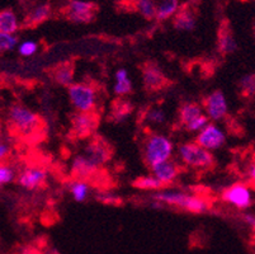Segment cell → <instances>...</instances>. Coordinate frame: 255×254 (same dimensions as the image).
<instances>
[{
  "label": "cell",
  "instance_id": "cell-1",
  "mask_svg": "<svg viewBox=\"0 0 255 254\" xmlns=\"http://www.w3.org/2000/svg\"><path fill=\"white\" fill-rule=\"evenodd\" d=\"M152 199L161 201L165 205H173V206L182 207L189 213L203 214L207 211L208 204L198 196L188 195L184 192H177V191H160L152 195Z\"/></svg>",
  "mask_w": 255,
  "mask_h": 254
},
{
  "label": "cell",
  "instance_id": "cell-2",
  "mask_svg": "<svg viewBox=\"0 0 255 254\" xmlns=\"http://www.w3.org/2000/svg\"><path fill=\"white\" fill-rule=\"evenodd\" d=\"M174 145L164 135H152L145 145V160L150 168L168 162L173 154Z\"/></svg>",
  "mask_w": 255,
  "mask_h": 254
},
{
  "label": "cell",
  "instance_id": "cell-3",
  "mask_svg": "<svg viewBox=\"0 0 255 254\" xmlns=\"http://www.w3.org/2000/svg\"><path fill=\"white\" fill-rule=\"evenodd\" d=\"M8 121L18 132L31 135L39 127V117L37 113L23 106H13L9 108Z\"/></svg>",
  "mask_w": 255,
  "mask_h": 254
},
{
  "label": "cell",
  "instance_id": "cell-4",
  "mask_svg": "<svg viewBox=\"0 0 255 254\" xmlns=\"http://www.w3.org/2000/svg\"><path fill=\"white\" fill-rule=\"evenodd\" d=\"M69 98L78 112H93L97 103L96 90L89 84L74 83L69 87Z\"/></svg>",
  "mask_w": 255,
  "mask_h": 254
},
{
  "label": "cell",
  "instance_id": "cell-5",
  "mask_svg": "<svg viewBox=\"0 0 255 254\" xmlns=\"http://www.w3.org/2000/svg\"><path fill=\"white\" fill-rule=\"evenodd\" d=\"M179 155L185 164L194 168H208L215 162L210 150L197 143L183 144L179 148Z\"/></svg>",
  "mask_w": 255,
  "mask_h": 254
},
{
  "label": "cell",
  "instance_id": "cell-6",
  "mask_svg": "<svg viewBox=\"0 0 255 254\" xmlns=\"http://www.w3.org/2000/svg\"><path fill=\"white\" fill-rule=\"evenodd\" d=\"M222 200L240 210L249 209L253 204L252 192L244 183H236L225 190L222 193Z\"/></svg>",
  "mask_w": 255,
  "mask_h": 254
},
{
  "label": "cell",
  "instance_id": "cell-7",
  "mask_svg": "<svg viewBox=\"0 0 255 254\" xmlns=\"http://www.w3.org/2000/svg\"><path fill=\"white\" fill-rule=\"evenodd\" d=\"M98 123L99 118L94 112H78L71 118L74 132L80 139L92 136L98 127Z\"/></svg>",
  "mask_w": 255,
  "mask_h": 254
},
{
  "label": "cell",
  "instance_id": "cell-8",
  "mask_svg": "<svg viewBox=\"0 0 255 254\" xmlns=\"http://www.w3.org/2000/svg\"><path fill=\"white\" fill-rule=\"evenodd\" d=\"M225 140L226 136L224 131L215 123H208L205 129L198 132L196 143L207 150H217L224 145Z\"/></svg>",
  "mask_w": 255,
  "mask_h": 254
},
{
  "label": "cell",
  "instance_id": "cell-9",
  "mask_svg": "<svg viewBox=\"0 0 255 254\" xmlns=\"http://www.w3.org/2000/svg\"><path fill=\"white\" fill-rule=\"evenodd\" d=\"M206 112L212 121H221L227 113V101L222 90H213L206 99Z\"/></svg>",
  "mask_w": 255,
  "mask_h": 254
},
{
  "label": "cell",
  "instance_id": "cell-10",
  "mask_svg": "<svg viewBox=\"0 0 255 254\" xmlns=\"http://www.w3.org/2000/svg\"><path fill=\"white\" fill-rule=\"evenodd\" d=\"M84 155H87L94 164L101 167L111 159L110 144L101 137H94L85 148Z\"/></svg>",
  "mask_w": 255,
  "mask_h": 254
},
{
  "label": "cell",
  "instance_id": "cell-11",
  "mask_svg": "<svg viewBox=\"0 0 255 254\" xmlns=\"http://www.w3.org/2000/svg\"><path fill=\"white\" fill-rule=\"evenodd\" d=\"M142 81L146 90L155 92V90H160L165 85L166 76L157 65L149 64L142 69Z\"/></svg>",
  "mask_w": 255,
  "mask_h": 254
},
{
  "label": "cell",
  "instance_id": "cell-12",
  "mask_svg": "<svg viewBox=\"0 0 255 254\" xmlns=\"http://www.w3.org/2000/svg\"><path fill=\"white\" fill-rule=\"evenodd\" d=\"M47 173L42 168H27L18 177V183L25 190H37L45 183Z\"/></svg>",
  "mask_w": 255,
  "mask_h": 254
},
{
  "label": "cell",
  "instance_id": "cell-13",
  "mask_svg": "<svg viewBox=\"0 0 255 254\" xmlns=\"http://www.w3.org/2000/svg\"><path fill=\"white\" fill-rule=\"evenodd\" d=\"M98 165L94 164L87 155L82 154L74 158L71 163V173L80 179H85L92 177L98 172Z\"/></svg>",
  "mask_w": 255,
  "mask_h": 254
},
{
  "label": "cell",
  "instance_id": "cell-14",
  "mask_svg": "<svg viewBox=\"0 0 255 254\" xmlns=\"http://www.w3.org/2000/svg\"><path fill=\"white\" fill-rule=\"evenodd\" d=\"M219 51L224 55L234 53L238 50V42L234 37L231 28L229 25H221L219 32V39H217Z\"/></svg>",
  "mask_w": 255,
  "mask_h": 254
},
{
  "label": "cell",
  "instance_id": "cell-15",
  "mask_svg": "<svg viewBox=\"0 0 255 254\" xmlns=\"http://www.w3.org/2000/svg\"><path fill=\"white\" fill-rule=\"evenodd\" d=\"M152 174L159 179L163 185H168V183H171L174 179L177 178L178 176V168L177 165L171 162H164L161 164L156 165L151 169Z\"/></svg>",
  "mask_w": 255,
  "mask_h": 254
},
{
  "label": "cell",
  "instance_id": "cell-16",
  "mask_svg": "<svg viewBox=\"0 0 255 254\" xmlns=\"http://www.w3.org/2000/svg\"><path fill=\"white\" fill-rule=\"evenodd\" d=\"M132 111H133V104L126 99H120L116 102L112 107V120L116 123H122L131 116Z\"/></svg>",
  "mask_w": 255,
  "mask_h": 254
},
{
  "label": "cell",
  "instance_id": "cell-17",
  "mask_svg": "<svg viewBox=\"0 0 255 254\" xmlns=\"http://www.w3.org/2000/svg\"><path fill=\"white\" fill-rule=\"evenodd\" d=\"M18 20L14 11L5 9L0 13V33L14 34L18 31Z\"/></svg>",
  "mask_w": 255,
  "mask_h": 254
},
{
  "label": "cell",
  "instance_id": "cell-18",
  "mask_svg": "<svg viewBox=\"0 0 255 254\" xmlns=\"http://www.w3.org/2000/svg\"><path fill=\"white\" fill-rule=\"evenodd\" d=\"M173 24L174 28L178 29V31L189 32L192 31V29H194V27H196V18H194L193 14L191 13V10L184 9V10H180L179 13L175 15Z\"/></svg>",
  "mask_w": 255,
  "mask_h": 254
},
{
  "label": "cell",
  "instance_id": "cell-19",
  "mask_svg": "<svg viewBox=\"0 0 255 254\" xmlns=\"http://www.w3.org/2000/svg\"><path fill=\"white\" fill-rule=\"evenodd\" d=\"M53 79L57 84L62 85V87H70L73 85L74 80V66L69 62L62 64L57 66V69L53 73Z\"/></svg>",
  "mask_w": 255,
  "mask_h": 254
},
{
  "label": "cell",
  "instance_id": "cell-20",
  "mask_svg": "<svg viewBox=\"0 0 255 254\" xmlns=\"http://www.w3.org/2000/svg\"><path fill=\"white\" fill-rule=\"evenodd\" d=\"M51 13V5L50 4H41L37 8H34L33 10L29 13L28 18H27V24L29 27H36V25L41 24L42 22H45L48 17H50Z\"/></svg>",
  "mask_w": 255,
  "mask_h": 254
},
{
  "label": "cell",
  "instance_id": "cell-21",
  "mask_svg": "<svg viewBox=\"0 0 255 254\" xmlns=\"http://www.w3.org/2000/svg\"><path fill=\"white\" fill-rule=\"evenodd\" d=\"M202 115H203V111L198 104L185 103L180 107L179 118L184 126H187L188 123H191L192 121H194L196 118L201 117Z\"/></svg>",
  "mask_w": 255,
  "mask_h": 254
},
{
  "label": "cell",
  "instance_id": "cell-22",
  "mask_svg": "<svg viewBox=\"0 0 255 254\" xmlns=\"http://www.w3.org/2000/svg\"><path fill=\"white\" fill-rule=\"evenodd\" d=\"M178 6H179V1L178 0H163L161 4L157 8L156 19L165 20L170 18L171 15L177 13Z\"/></svg>",
  "mask_w": 255,
  "mask_h": 254
},
{
  "label": "cell",
  "instance_id": "cell-23",
  "mask_svg": "<svg viewBox=\"0 0 255 254\" xmlns=\"http://www.w3.org/2000/svg\"><path fill=\"white\" fill-rule=\"evenodd\" d=\"M133 186L138 190H145V191H156L163 187V183L152 174V176H143L138 177L135 182Z\"/></svg>",
  "mask_w": 255,
  "mask_h": 254
},
{
  "label": "cell",
  "instance_id": "cell-24",
  "mask_svg": "<svg viewBox=\"0 0 255 254\" xmlns=\"http://www.w3.org/2000/svg\"><path fill=\"white\" fill-rule=\"evenodd\" d=\"M69 190H70L71 195H73L74 200L78 202H83L87 200L88 195H89V186L83 181H75L73 182L70 186H69Z\"/></svg>",
  "mask_w": 255,
  "mask_h": 254
},
{
  "label": "cell",
  "instance_id": "cell-25",
  "mask_svg": "<svg viewBox=\"0 0 255 254\" xmlns=\"http://www.w3.org/2000/svg\"><path fill=\"white\" fill-rule=\"evenodd\" d=\"M136 6H137V10L142 14L146 19H154V18H156L157 9L152 0H137Z\"/></svg>",
  "mask_w": 255,
  "mask_h": 254
},
{
  "label": "cell",
  "instance_id": "cell-26",
  "mask_svg": "<svg viewBox=\"0 0 255 254\" xmlns=\"http://www.w3.org/2000/svg\"><path fill=\"white\" fill-rule=\"evenodd\" d=\"M240 92L247 98L255 97V74H249L241 78Z\"/></svg>",
  "mask_w": 255,
  "mask_h": 254
},
{
  "label": "cell",
  "instance_id": "cell-27",
  "mask_svg": "<svg viewBox=\"0 0 255 254\" xmlns=\"http://www.w3.org/2000/svg\"><path fill=\"white\" fill-rule=\"evenodd\" d=\"M96 4L89 3V1H83V0H70L69 1V9L73 13H89V11L96 10Z\"/></svg>",
  "mask_w": 255,
  "mask_h": 254
},
{
  "label": "cell",
  "instance_id": "cell-28",
  "mask_svg": "<svg viewBox=\"0 0 255 254\" xmlns=\"http://www.w3.org/2000/svg\"><path fill=\"white\" fill-rule=\"evenodd\" d=\"M18 45V37L14 34L9 33H0V50L5 51L14 50Z\"/></svg>",
  "mask_w": 255,
  "mask_h": 254
},
{
  "label": "cell",
  "instance_id": "cell-29",
  "mask_svg": "<svg viewBox=\"0 0 255 254\" xmlns=\"http://www.w3.org/2000/svg\"><path fill=\"white\" fill-rule=\"evenodd\" d=\"M96 17V13L94 11H89V13H73V11H69L68 18L74 23H79V24H84V23L92 22Z\"/></svg>",
  "mask_w": 255,
  "mask_h": 254
},
{
  "label": "cell",
  "instance_id": "cell-30",
  "mask_svg": "<svg viewBox=\"0 0 255 254\" xmlns=\"http://www.w3.org/2000/svg\"><path fill=\"white\" fill-rule=\"evenodd\" d=\"M165 113H164L163 109L160 108H152L147 112L146 115V121L150 123H155V125H159V123H163L165 121Z\"/></svg>",
  "mask_w": 255,
  "mask_h": 254
},
{
  "label": "cell",
  "instance_id": "cell-31",
  "mask_svg": "<svg viewBox=\"0 0 255 254\" xmlns=\"http://www.w3.org/2000/svg\"><path fill=\"white\" fill-rule=\"evenodd\" d=\"M132 92V81L127 78L125 80H118L115 84V93L117 95H127Z\"/></svg>",
  "mask_w": 255,
  "mask_h": 254
},
{
  "label": "cell",
  "instance_id": "cell-32",
  "mask_svg": "<svg viewBox=\"0 0 255 254\" xmlns=\"http://www.w3.org/2000/svg\"><path fill=\"white\" fill-rule=\"evenodd\" d=\"M208 116L206 115H202L201 117L196 118L194 121H192L191 123H188L187 126H185V129L188 130V131H201V130H203L206 127V126L208 125Z\"/></svg>",
  "mask_w": 255,
  "mask_h": 254
},
{
  "label": "cell",
  "instance_id": "cell-33",
  "mask_svg": "<svg viewBox=\"0 0 255 254\" xmlns=\"http://www.w3.org/2000/svg\"><path fill=\"white\" fill-rule=\"evenodd\" d=\"M37 50H38V46L34 41H24L18 47V51L22 56H32L37 52Z\"/></svg>",
  "mask_w": 255,
  "mask_h": 254
},
{
  "label": "cell",
  "instance_id": "cell-34",
  "mask_svg": "<svg viewBox=\"0 0 255 254\" xmlns=\"http://www.w3.org/2000/svg\"><path fill=\"white\" fill-rule=\"evenodd\" d=\"M97 200L102 204L106 205H118L121 204V197L117 195H113L111 192H101L97 195Z\"/></svg>",
  "mask_w": 255,
  "mask_h": 254
},
{
  "label": "cell",
  "instance_id": "cell-35",
  "mask_svg": "<svg viewBox=\"0 0 255 254\" xmlns=\"http://www.w3.org/2000/svg\"><path fill=\"white\" fill-rule=\"evenodd\" d=\"M14 178L15 173L10 167H8V165H1V167H0V183H1V185L10 183V182L14 181Z\"/></svg>",
  "mask_w": 255,
  "mask_h": 254
},
{
  "label": "cell",
  "instance_id": "cell-36",
  "mask_svg": "<svg viewBox=\"0 0 255 254\" xmlns=\"http://www.w3.org/2000/svg\"><path fill=\"white\" fill-rule=\"evenodd\" d=\"M243 220H244L245 224H248L252 229L255 230V215L254 214H244V216H243Z\"/></svg>",
  "mask_w": 255,
  "mask_h": 254
},
{
  "label": "cell",
  "instance_id": "cell-37",
  "mask_svg": "<svg viewBox=\"0 0 255 254\" xmlns=\"http://www.w3.org/2000/svg\"><path fill=\"white\" fill-rule=\"evenodd\" d=\"M127 78H128V73H127L126 69L117 70V73H116V81L125 80V79H127Z\"/></svg>",
  "mask_w": 255,
  "mask_h": 254
},
{
  "label": "cell",
  "instance_id": "cell-38",
  "mask_svg": "<svg viewBox=\"0 0 255 254\" xmlns=\"http://www.w3.org/2000/svg\"><path fill=\"white\" fill-rule=\"evenodd\" d=\"M8 153H9V146L5 145V144H1V145H0V158L4 159Z\"/></svg>",
  "mask_w": 255,
  "mask_h": 254
},
{
  "label": "cell",
  "instance_id": "cell-39",
  "mask_svg": "<svg viewBox=\"0 0 255 254\" xmlns=\"http://www.w3.org/2000/svg\"><path fill=\"white\" fill-rule=\"evenodd\" d=\"M164 205L165 204H163L161 201H157V200H152L151 202V207L155 210H161L164 207Z\"/></svg>",
  "mask_w": 255,
  "mask_h": 254
},
{
  "label": "cell",
  "instance_id": "cell-40",
  "mask_svg": "<svg viewBox=\"0 0 255 254\" xmlns=\"http://www.w3.org/2000/svg\"><path fill=\"white\" fill-rule=\"evenodd\" d=\"M250 177H252L253 185H254V187H255V163L252 165V169H250Z\"/></svg>",
  "mask_w": 255,
  "mask_h": 254
},
{
  "label": "cell",
  "instance_id": "cell-41",
  "mask_svg": "<svg viewBox=\"0 0 255 254\" xmlns=\"http://www.w3.org/2000/svg\"><path fill=\"white\" fill-rule=\"evenodd\" d=\"M254 36H255V32H254Z\"/></svg>",
  "mask_w": 255,
  "mask_h": 254
}]
</instances>
